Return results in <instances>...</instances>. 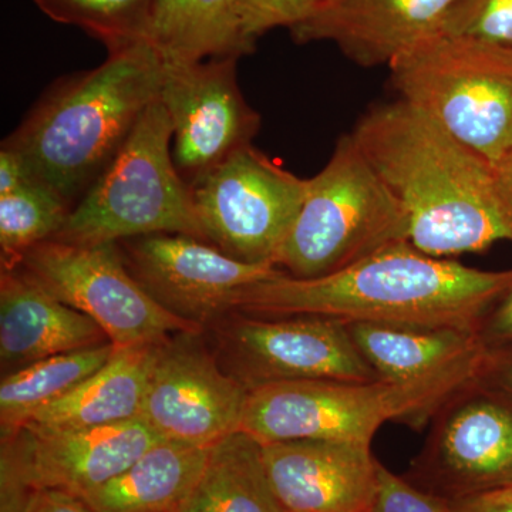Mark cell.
Returning a JSON list of instances; mask_svg holds the SVG:
<instances>
[{
	"instance_id": "obj_1",
	"label": "cell",
	"mask_w": 512,
	"mask_h": 512,
	"mask_svg": "<svg viewBox=\"0 0 512 512\" xmlns=\"http://www.w3.org/2000/svg\"><path fill=\"white\" fill-rule=\"evenodd\" d=\"M512 269L481 271L397 242L320 278L284 272L242 292L244 315H313L346 323L466 330L480 335L485 313L511 288Z\"/></svg>"
},
{
	"instance_id": "obj_2",
	"label": "cell",
	"mask_w": 512,
	"mask_h": 512,
	"mask_svg": "<svg viewBox=\"0 0 512 512\" xmlns=\"http://www.w3.org/2000/svg\"><path fill=\"white\" fill-rule=\"evenodd\" d=\"M350 134L406 212L414 248L450 258L508 241L491 165L426 113L402 99L379 104Z\"/></svg>"
},
{
	"instance_id": "obj_3",
	"label": "cell",
	"mask_w": 512,
	"mask_h": 512,
	"mask_svg": "<svg viewBox=\"0 0 512 512\" xmlns=\"http://www.w3.org/2000/svg\"><path fill=\"white\" fill-rule=\"evenodd\" d=\"M163 74L147 40L111 50L94 69L57 80L2 146L73 210L160 96Z\"/></svg>"
},
{
	"instance_id": "obj_4",
	"label": "cell",
	"mask_w": 512,
	"mask_h": 512,
	"mask_svg": "<svg viewBox=\"0 0 512 512\" xmlns=\"http://www.w3.org/2000/svg\"><path fill=\"white\" fill-rule=\"evenodd\" d=\"M487 348L406 382L293 380L248 390L238 430L261 444L336 440L372 444L389 421L426 423L483 370Z\"/></svg>"
},
{
	"instance_id": "obj_5",
	"label": "cell",
	"mask_w": 512,
	"mask_h": 512,
	"mask_svg": "<svg viewBox=\"0 0 512 512\" xmlns=\"http://www.w3.org/2000/svg\"><path fill=\"white\" fill-rule=\"evenodd\" d=\"M403 241H409L406 212L345 134L325 168L309 178L275 266L292 278H320Z\"/></svg>"
},
{
	"instance_id": "obj_6",
	"label": "cell",
	"mask_w": 512,
	"mask_h": 512,
	"mask_svg": "<svg viewBox=\"0 0 512 512\" xmlns=\"http://www.w3.org/2000/svg\"><path fill=\"white\" fill-rule=\"evenodd\" d=\"M171 143L170 116L160 99L154 100L52 239L99 245L146 235L183 234L205 241L191 185L178 173Z\"/></svg>"
},
{
	"instance_id": "obj_7",
	"label": "cell",
	"mask_w": 512,
	"mask_h": 512,
	"mask_svg": "<svg viewBox=\"0 0 512 512\" xmlns=\"http://www.w3.org/2000/svg\"><path fill=\"white\" fill-rule=\"evenodd\" d=\"M387 67L400 99L488 164L511 146L512 49L439 33L404 50Z\"/></svg>"
},
{
	"instance_id": "obj_8",
	"label": "cell",
	"mask_w": 512,
	"mask_h": 512,
	"mask_svg": "<svg viewBox=\"0 0 512 512\" xmlns=\"http://www.w3.org/2000/svg\"><path fill=\"white\" fill-rule=\"evenodd\" d=\"M20 266L57 299L94 320L117 349L204 330L168 312L143 288L117 242L77 245L49 239L30 249Z\"/></svg>"
},
{
	"instance_id": "obj_9",
	"label": "cell",
	"mask_w": 512,
	"mask_h": 512,
	"mask_svg": "<svg viewBox=\"0 0 512 512\" xmlns=\"http://www.w3.org/2000/svg\"><path fill=\"white\" fill-rule=\"evenodd\" d=\"M208 330L214 333L212 350L222 369L248 390L293 380H379L343 320L235 312Z\"/></svg>"
},
{
	"instance_id": "obj_10",
	"label": "cell",
	"mask_w": 512,
	"mask_h": 512,
	"mask_svg": "<svg viewBox=\"0 0 512 512\" xmlns=\"http://www.w3.org/2000/svg\"><path fill=\"white\" fill-rule=\"evenodd\" d=\"M308 185L252 144L239 148L192 187L205 241L238 261L275 265Z\"/></svg>"
},
{
	"instance_id": "obj_11",
	"label": "cell",
	"mask_w": 512,
	"mask_h": 512,
	"mask_svg": "<svg viewBox=\"0 0 512 512\" xmlns=\"http://www.w3.org/2000/svg\"><path fill=\"white\" fill-rule=\"evenodd\" d=\"M480 376L434 413L426 444L406 478L457 503L512 483V403Z\"/></svg>"
},
{
	"instance_id": "obj_12",
	"label": "cell",
	"mask_w": 512,
	"mask_h": 512,
	"mask_svg": "<svg viewBox=\"0 0 512 512\" xmlns=\"http://www.w3.org/2000/svg\"><path fill=\"white\" fill-rule=\"evenodd\" d=\"M163 440L143 419L90 429L35 433L22 429L2 441L0 512H23L37 490L77 497L123 473Z\"/></svg>"
},
{
	"instance_id": "obj_13",
	"label": "cell",
	"mask_w": 512,
	"mask_h": 512,
	"mask_svg": "<svg viewBox=\"0 0 512 512\" xmlns=\"http://www.w3.org/2000/svg\"><path fill=\"white\" fill-rule=\"evenodd\" d=\"M202 332L157 343L140 419L163 440L211 447L238 430L248 389L222 369Z\"/></svg>"
},
{
	"instance_id": "obj_14",
	"label": "cell",
	"mask_w": 512,
	"mask_h": 512,
	"mask_svg": "<svg viewBox=\"0 0 512 512\" xmlns=\"http://www.w3.org/2000/svg\"><path fill=\"white\" fill-rule=\"evenodd\" d=\"M117 244L131 274L161 306L204 330L237 312L242 292L282 272L238 261L190 235L154 234Z\"/></svg>"
},
{
	"instance_id": "obj_15",
	"label": "cell",
	"mask_w": 512,
	"mask_h": 512,
	"mask_svg": "<svg viewBox=\"0 0 512 512\" xmlns=\"http://www.w3.org/2000/svg\"><path fill=\"white\" fill-rule=\"evenodd\" d=\"M237 62L232 57L164 60L158 99L173 124L174 163L191 188L252 144L261 126L239 89Z\"/></svg>"
},
{
	"instance_id": "obj_16",
	"label": "cell",
	"mask_w": 512,
	"mask_h": 512,
	"mask_svg": "<svg viewBox=\"0 0 512 512\" xmlns=\"http://www.w3.org/2000/svg\"><path fill=\"white\" fill-rule=\"evenodd\" d=\"M269 480L285 512H370L380 463L367 444L288 440L262 444Z\"/></svg>"
},
{
	"instance_id": "obj_17",
	"label": "cell",
	"mask_w": 512,
	"mask_h": 512,
	"mask_svg": "<svg viewBox=\"0 0 512 512\" xmlns=\"http://www.w3.org/2000/svg\"><path fill=\"white\" fill-rule=\"evenodd\" d=\"M457 0H330L289 29L299 45L330 42L362 67L390 63L404 50L439 35Z\"/></svg>"
},
{
	"instance_id": "obj_18",
	"label": "cell",
	"mask_w": 512,
	"mask_h": 512,
	"mask_svg": "<svg viewBox=\"0 0 512 512\" xmlns=\"http://www.w3.org/2000/svg\"><path fill=\"white\" fill-rule=\"evenodd\" d=\"M111 343L94 320L57 299L23 266L0 274L2 376L63 353Z\"/></svg>"
},
{
	"instance_id": "obj_19",
	"label": "cell",
	"mask_w": 512,
	"mask_h": 512,
	"mask_svg": "<svg viewBox=\"0 0 512 512\" xmlns=\"http://www.w3.org/2000/svg\"><path fill=\"white\" fill-rule=\"evenodd\" d=\"M156 345L116 349L106 365L69 393L42 407L23 429L56 433L138 419Z\"/></svg>"
},
{
	"instance_id": "obj_20",
	"label": "cell",
	"mask_w": 512,
	"mask_h": 512,
	"mask_svg": "<svg viewBox=\"0 0 512 512\" xmlns=\"http://www.w3.org/2000/svg\"><path fill=\"white\" fill-rule=\"evenodd\" d=\"M210 448L160 440L119 476L80 498L94 512H180Z\"/></svg>"
},
{
	"instance_id": "obj_21",
	"label": "cell",
	"mask_w": 512,
	"mask_h": 512,
	"mask_svg": "<svg viewBox=\"0 0 512 512\" xmlns=\"http://www.w3.org/2000/svg\"><path fill=\"white\" fill-rule=\"evenodd\" d=\"M350 335L379 379L406 382L484 348L480 335L457 329L348 323Z\"/></svg>"
},
{
	"instance_id": "obj_22",
	"label": "cell",
	"mask_w": 512,
	"mask_h": 512,
	"mask_svg": "<svg viewBox=\"0 0 512 512\" xmlns=\"http://www.w3.org/2000/svg\"><path fill=\"white\" fill-rule=\"evenodd\" d=\"M238 0H154L146 40L168 62L249 55L239 35Z\"/></svg>"
},
{
	"instance_id": "obj_23",
	"label": "cell",
	"mask_w": 512,
	"mask_h": 512,
	"mask_svg": "<svg viewBox=\"0 0 512 512\" xmlns=\"http://www.w3.org/2000/svg\"><path fill=\"white\" fill-rule=\"evenodd\" d=\"M180 512H285L269 480L262 444L237 430L211 446Z\"/></svg>"
},
{
	"instance_id": "obj_24",
	"label": "cell",
	"mask_w": 512,
	"mask_h": 512,
	"mask_svg": "<svg viewBox=\"0 0 512 512\" xmlns=\"http://www.w3.org/2000/svg\"><path fill=\"white\" fill-rule=\"evenodd\" d=\"M113 343L39 360L0 383V437L12 439L42 407L92 376L116 352Z\"/></svg>"
},
{
	"instance_id": "obj_25",
	"label": "cell",
	"mask_w": 512,
	"mask_h": 512,
	"mask_svg": "<svg viewBox=\"0 0 512 512\" xmlns=\"http://www.w3.org/2000/svg\"><path fill=\"white\" fill-rule=\"evenodd\" d=\"M72 208L45 185L29 183L0 195V265L16 268L23 256L55 238Z\"/></svg>"
},
{
	"instance_id": "obj_26",
	"label": "cell",
	"mask_w": 512,
	"mask_h": 512,
	"mask_svg": "<svg viewBox=\"0 0 512 512\" xmlns=\"http://www.w3.org/2000/svg\"><path fill=\"white\" fill-rule=\"evenodd\" d=\"M33 3L47 18L82 29L111 52L146 40L154 0H33Z\"/></svg>"
},
{
	"instance_id": "obj_27",
	"label": "cell",
	"mask_w": 512,
	"mask_h": 512,
	"mask_svg": "<svg viewBox=\"0 0 512 512\" xmlns=\"http://www.w3.org/2000/svg\"><path fill=\"white\" fill-rule=\"evenodd\" d=\"M440 33L512 49V0H457Z\"/></svg>"
},
{
	"instance_id": "obj_28",
	"label": "cell",
	"mask_w": 512,
	"mask_h": 512,
	"mask_svg": "<svg viewBox=\"0 0 512 512\" xmlns=\"http://www.w3.org/2000/svg\"><path fill=\"white\" fill-rule=\"evenodd\" d=\"M329 2L330 0H238V30L249 55L255 50L256 40L269 30L295 28Z\"/></svg>"
},
{
	"instance_id": "obj_29",
	"label": "cell",
	"mask_w": 512,
	"mask_h": 512,
	"mask_svg": "<svg viewBox=\"0 0 512 512\" xmlns=\"http://www.w3.org/2000/svg\"><path fill=\"white\" fill-rule=\"evenodd\" d=\"M370 512H446V504L380 464L379 490Z\"/></svg>"
},
{
	"instance_id": "obj_30",
	"label": "cell",
	"mask_w": 512,
	"mask_h": 512,
	"mask_svg": "<svg viewBox=\"0 0 512 512\" xmlns=\"http://www.w3.org/2000/svg\"><path fill=\"white\" fill-rule=\"evenodd\" d=\"M491 188L495 208L512 242V143L497 163L491 165Z\"/></svg>"
},
{
	"instance_id": "obj_31",
	"label": "cell",
	"mask_w": 512,
	"mask_h": 512,
	"mask_svg": "<svg viewBox=\"0 0 512 512\" xmlns=\"http://www.w3.org/2000/svg\"><path fill=\"white\" fill-rule=\"evenodd\" d=\"M23 512H94L82 498L66 491L37 490Z\"/></svg>"
},
{
	"instance_id": "obj_32",
	"label": "cell",
	"mask_w": 512,
	"mask_h": 512,
	"mask_svg": "<svg viewBox=\"0 0 512 512\" xmlns=\"http://www.w3.org/2000/svg\"><path fill=\"white\" fill-rule=\"evenodd\" d=\"M29 183H33L28 168L18 154L9 148H0V195L20 190Z\"/></svg>"
},
{
	"instance_id": "obj_33",
	"label": "cell",
	"mask_w": 512,
	"mask_h": 512,
	"mask_svg": "<svg viewBox=\"0 0 512 512\" xmlns=\"http://www.w3.org/2000/svg\"><path fill=\"white\" fill-rule=\"evenodd\" d=\"M480 338L485 346L491 340H512V285L501 298L500 306L490 319H485L480 330Z\"/></svg>"
},
{
	"instance_id": "obj_34",
	"label": "cell",
	"mask_w": 512,
	"mask_h": 512,
	"mask_svg": "<svg viewBox=\"0 0 512 512\" xmlns=\"http://www.w3.org/2000/svg\"><path fill=\"white\" fill-rule=\"evenodd\" d=\"M480 379L512 397V360L500 359L494 352L487 349Z\"/></svg>"
},
{
	"instance_id": "obj_35",
	"label": "cell",
	"mask_w": 512,
	"mask_h": 512,
	"mask_svg": "<svg viewBox=\"0 0 512 512\" xmlns=\"http://www.w3.org/2000/svg\"><path fill=\"white\" fill-rule=\"evenodd\" d=\"M446 504V512H512V501L476 497Z\"/></svg>"
},
{
	"instance_id": "obj_36",
	"label": "cell",
	"mask_w": 512,
	"mask_h": 512,
	"mask_svg": "<svg viewBox=\"0 0 512 512\" xmlns=\"http://www.w3.org/2000/svg\"><path fill=\"white\" fill-rule=\"evenodd\" d=\"M478 497L493 498V500L512 501V483L505 485V487L500 488V490H495L491 491V493L478 495ZM468 500H470V498H468Z\"/></svg>"
}]
</instances>
